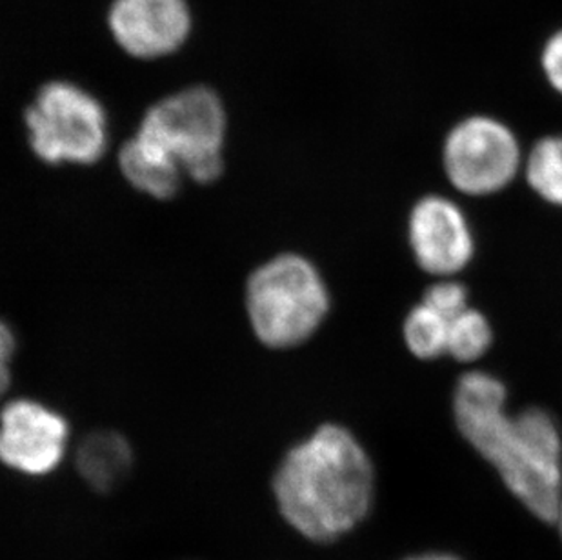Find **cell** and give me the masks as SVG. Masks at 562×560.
<instances>
[{"instance_id":"obj_1","label":"cell","mask_w":562,"mask_h":560,"mask_svg":"<svg viewBox=\"0 0 562 560\" xmlns=\"http://www.w3.org/2000/svg\"><path fill=\"white\" fill-rule=\"evenodd\" d=\"M506 401L499 377L467 371L453 390L457 429L531 515L553 524L562 497L561 428L544 407L509 413Z\"/></svg>"},{"instance_id":"obj_2","label":"cell","mask_w":562,"mask_h":560,"mask_svg":"<svg viewBox=\"0 0 562 560\" xmlns=\"http://www.w3.org/2000/svg\"><path fill=\"white\" fill-rule=\"evenodd\" d=\"M273 493L293 529L315 542H334L372 509L375 470L350 429L323 424L288 451L273 479Z\"/></svg>"},{"instance_id":"obj_3","label":"cell","mask_w":562,"mask_h":560,"mask_svg":"<svg viewBox=\"0 0 562 560\" xmlns=\"http://www.w3.org/2000/svg\"><path fill=\"white\" fill-rule=\"evenodd\" d=\"M331 299L321 271L306 257L282 254L255 270L246 285L251 328L268 348L301 346L328 317Z\"/></svg>"},{"instance_id":"obj_4","label":"cell","mask_w":562,"mask_h":560,"mask_svg":"<svg viewBox=\"0 0 562 560\" xmlns=\"http://www.w3.org/2000/svg\"><path fill=\"white\" fill-rule=\"evenodd\" d=\"M228 113L217 91L196 85L155 102L144 113L135 137L170 160L199 184H210L224 169Z\"/></svg>"},{"instance_id":"obj_5","label":"cell","mask_w":562,"mask_h":560,"mask_svg":"<svg viewBox=\"0 0 562 560\" xmlns=\"http://www.w3.org/2000/svg\"><path fill=\"white\" fill-rule=\"evenodd\" d=\"M24 124L33 154L46 165H95L110 143L102 102L71 80L41 86L24 112Z\"/></svg>"},{"instance_id":"obj_6","label":"cell","mask_w":562,"mask_h":560,"mask_svg":"<svg viewBox=\"0 0 562 560\" xmlns=\"http://www.w3.org/2000/svg\"><path fill=\"white\" fill-rule=\"evenodd\" d=\"M525 155L515 127L490 113L462 116L440 141L446 179L468 197L495 195L506 190L522 171Z\"/></svg>"},{"instance_id":"obj_7","label":"cell","mask_w":562,"mask_h":560,"mask_svg":"<svg viewBox=\"0 0 562 560\" xmlns=\"http://www.w3.org/2000/svg\"><path fill=\"white\" fill-rule=\"evenodd\" d=\"M193 21L188 0H113L106 11L113 43L137 60H160L181 52Z\"/></svg>"},{"instance_id":"obj_8","label":"cell","mask_w":562,"mask_h":560,"mask_svg":"<svg viewBox=\"0 0 562 560\" xmlns=\"http://www.w3.org/2000/svg\"><path fill=\"white\" fill-rule=\"evenodd\" d=\"M408 244L420 270L437 279H453L475 255V238L467 213L445 195H425L408 217Z\"/></svg>"},{"instance_id":"obj_9","label":"cell","mask_w":562,"mask_h":560,"mask_svg":"<svg viewBox=\"0 0 562 560\" xmlns=\"http://www.w3.org/2000/svg\"><path fill=\"white\" fill-rule=\"evenodd\" d=\"M68 423L41 402L19 399L0 413V460L26 475H46L63 460Z\"/></svg>"},{"instance_id":"obj_10","label":"cell","mask_w":562,"mask_h":560,"mask_svg":"<svg viewBox=\"0 0 562 560\" xmlns=\"http://www.w3.org/2000/svg\"><path fill=\"white\" fill-rule=\"evenodd\" d=\"M132 446L115 432H95L77 449V470L97 492H110L132 470Z\"/></svg>"},{"instance_id":"obj_11","label":"cell","mask_w":562,"mask_h":560,"mask_svg":"<svg viewBox=\"0 0 562 560\" xmlns=\"http://www.w3.org/2000/svg\"><path fill=\"white\" fill-rule=\"evenodd\" d=\"M127 182L155 199H171L181 190L182 169L148 148L138 138H130L119 155Z\"/></svg>"},{"instance_id":"obj_12","label":"cell","mask_w":562,"mask_h":560,"mask_svg":"<svg viewBox=\"0 0 562 560\" xmlns=\"http://www.w3.org/2000/svg\"><path fill=\"white\" fill-rule=\"evenodd\" d=\"M525 179L536 195L562 208V132L542 133L526 152Z\"/></svg>"},{"instance_id":"obj_13","label":"cell","mask_w":562,"mask_h":560,"mask_svg":"<svg viewBox=\"0 0 562 560\" xmlns=\"http://www.w3.org/2000/svg\"><path fill=\"white\" fill-rule=\"evenodd\" d=\"M450 321L420 301L404 318L403 337L409 354L419 360L448 357Z\"/></svg>"},{"instance_id":"obj_14","label":"cell","mask_w":562,"mask_h":560,"mask_svg":"<svg viewBox=\"0 0 562 560\" xmlns=\"http://www.w3.org/2000/svg\"><path fill=\"white\" fill-rule=\"evenodd\" d=\"M494 344V328L488 317L477 307L468 306L450 321L448 334V357L461 362L473 365L488 354Z\"/></svg>"},{"instance_id":"obj_15","label":"cell","mask_w":562,"mask_h":560,"mask_svg":"<svg viewBox=\"0 0 562 560\" xmlns=\"http://www.w3.org/2000/svg\"><path fill=\"white\" fill-rule=\"evenodd\" d=\"M423 302L451 321L470 306V293L459 280L439 279L425 291Z\"/></svg>"},{"instance_id":"obj_16","label":"cell","mask_w":562,"mask_h":560,"mask_svg":"<svg viewBox=\"0 0 562 560\" xmlns=\"http://www.w3.org/2000/svg\"><path fill=\"white\" fill-rule=\"evenodd\" d=\"M541 69L548 86L562 99V27L542 46Z\"/></svg>"},{"instance_id":"obj_17","label":"cell","mask_w":562,"mask_h":560,"mask_svg":"<svg viewBox=\"0 0 562 560\" xmlns=\"http://www.w3.org/2000/svg\"><path fill=\"white\" fill-rule=\"evenodd\" d=\"M15 354V335L8 324L0 321V396L8 392L11 384V359Z\"/></svg>"},{"instance_id":"obj_18","label":"cell","mask_w":562,"mask_h":560,"mask_svg":"<svg viewBox=\"0 0 562 560\" xmlns=\"http://www.w3.org/2000/svg\"><path fill=\"white\" fill-rule=\"evenodd\" d=\"M409 560H459V559H456V557L439 556V553H434V556L414 557V559H409Z\"/></svg>"},{"instance_id":"obj_19","label":"cell","mask_w":562,"mask_h":560,"mask_svg":"<svg viewBox=\"0 0 562 560\" xmlns=\"http://www.w3.org/2000/svg\"><path fill=\"white\" fill-rule=\"evenodd\" d=\"M553 524H555V526H558L559 534H561V539H562V497H561V503H559L558 515H555V520H553Z\"/></svg>"}]
</instances>
